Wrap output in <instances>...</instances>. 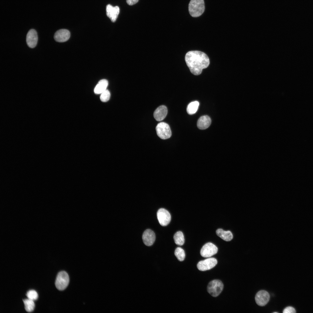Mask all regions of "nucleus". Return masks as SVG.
I'll list each match as a JSON object with an SVG mask.
<instances>
[{"label": "nucleus", "mask_w": 313, "mask_h": 313, "mask_svg": "<svg viewBox=\"0 0 313 313\" xmlns=\"http://www.w3.org/2000/svg\"><path fill=\"white\" fill-rule=\"evenodd\" d=\"M185 60L191 72L196 75L201 74L202 70L207 68L210 64L208 56L199 51H191L187 52Z\"/></svg>", "instance_id": "1"}, {"label": "nucleus", "mask_w": 313, "mask_h": 313, "mask_svg": "<svg viewBox=\"0 0 313 313\" xmlns=\"http://www.w3.org/2000/svg\"><path fill=\"white\" fill-rule=\"evenodd\" d=\"M205 9L204 0H190L188 5V11L192 17L200 16L204 12Z\"/></svg>", "instance_id": "2"}, {"label": "nucleus", "mask_w": 313, "mask_h": 313, "mask_svg": "<svg viewBox=\"0 0 313 313\" xmlns=\"http://www.w3.org/2000/svg\"><path fill=\"white\" fill-rule=\"evenodd\" d=\"M69 282V278L68 273L65 271H61L58 274L55 282L56 288L59 290H65Z\"/></svg>", "instance_id": "3"}, {"label": "nucleus", "mask_w": 313, "mask_h": 313, "mask_svg": "<svg viewBox=\"0 0 313 313\" xmlns=\"http://www.w3.org/2000/svg\"><path fill=\"white\" fill-rule=\"evenodd\" d=\"M223 288V284L221 281L214 280L209 283L207 287V291L212 296L216 297L221 293Z\"/></svg>", "instance_id": "4"}, {"label": "nucleus", "mask_w": 313, "mask_h": 313, "mask_svg": "<svg viewBox=\"0 0 313 313\" xmlns=\"http://www.w3.org/2000/svg\"><path fill=\"white\" fill-rule=\"evenodd\" d=\"M157 135L160 138L166 139L171 136V131L169 125L167 123L162 122L158 124L156 128Z\"/></svg>", "instance_id": "5"}, {"label": "nucleus", "mask_w": 313, "mask_h": 313, "mask_svg": "<svg viewBox=\"0 0 313 313\" xmlns=\"http://www.w3.org/2000/svg\"><path fill=\"white\" fill-rule=\"evenodd\" d=\"M218 248L214 244L209 242L205 244L202 248L200 254L203 257H210L216 254L218 252Z\"/></svg>", "instance_id": "6"}, {"label": "nucleus", "mask_w": 313, "mask_h": 313, "mask_svg": "<svg viewBox=\"0 0 313 313\" xmlns=\"http://www.w3.org/2000/svg\"><path fill=\"white\" fill-rule=\"evenodd\" d=\"M217 261L214 258H210L199 261L197 266L200 271H205L211 269L217 264Z\"/></svg>", "instance_id": "7"}, {"label": "nucleus", "mask_w": 313, "mask_h": 313, "mask_svg": "<svg viewBox=\"0 0 313 313\" xmlns=\"http://www.w3.org/2000/svg\"><path fill=\"white\" fill-rule=\"evenodd\" d=\"M157 216L159 223L162 226L167 225L171 221V215L169 212L165 209H159L157 212Z\"/></svg>", "instance_id": "8"}, {"label": "nucleus", "mask_w": 313, "mask_h": 313, "mask_svg": "<svg viewBox=\"0 0 313 313\" xmlns=\"http://www.w3.org/2000/svg\"><path fill=\"white\" fill-rule=\"evenodd\" d=\"M270 296L269 293L264 290H261L256 294L255 300L257 304L260 306H264L268 302Z\"/></svg>", "instance_id": "9"}, {"label": "nucleus", "mask_w": 313, "mask_h": 313, "mask_svg": "<svg viewBox=\"0 0 313 313\" xmlns=\"http://www.w3.org/2000/svg\"><path fill=\"white\" fill-rule=\"evenodd\" d=\"M38 41L37 31L34 29L30 30L28 32L26 37L27 44L29 47L34 48L36 46Z\"/></svg>", "instance_id": "10"}, {"label": "nucleus", "mask_w": 313, "mask_h": 313, "mask_svg": "<svg viewBox=\"0 0 313 313\" xmlns=\"http://www.w3.org/2000/svg\"><path fill=\"white\" fill-rule=\"evenodd\" d=\"M70 32L65 29H61L57 31L55 33L54 38L59 42H63L68 40L70 37Z\"/></svg>", "instance_id": "11"}, {"label": "nucleus", "mask_w": 313, "mask_h": 313, "mask_svg": "<svg viewBox=\"0 0 313 313\" xmlns=\"http://www.w3.org/2000/svg\"><path fill=\"white\" fill-rule=\"evenodd\" d=\"M155 235L154 232L150 229L146 230L142 235V239L144 244L148 246L152 245L155 239Z\"/></svg>", "instance_id": "12"}, {"label": "nucleus", "mask_w": 313, "mask_h": 313, "mask_svg": "<svg viewBox=\"0 0 313 313\" xmlns=\"http://www.w3.org/2000/svg\"><path fill=\"white\" fill-rule=\"evenodd\" d=\"M119 8L118 6H113L110 4H108L106 6V15L112 22H114L116 21L119 13Z\"/></svg>", "instance_id": "13"}, {"label": "nucleus", "mask_w": 313, "mask_h": 313, "mask_svg": "<svg viewBox=\"0 0 313 313\" xmlns=\"http://www.w3.org/2000/svg\"><path fill=\"white\" fill-rule=\"evenodd\" d=\"M168 113V110L166 107L161 105L158 107L154 113V117L157 121L163 120L166 117Z\"/></svg>", "instance_id": "14"}, {"label": "nucleus", "mask_w": 313, "mask_h": 313, "mask_svg": "<svg viewBox=\"0 0 313 313\" xmlns=\"http://www.w3.org/2000/svg\"><path fill=\"white\" fill-rule=\"evenodd\" d=\"M211 122L210 117L207 115L200 117L198 119L197 123L198 128L201 130H204L209 127Z\"/></svg>", "instance_id": "15"}, {"label": "nucleus", "mask_w": 313, "mask_h": 313, "mask_svg": "<svg viewBox=\"0 0 313 313\" xmlns=\"http://www.w3.org/2000/svg\"><path fill=\"white\" fill-rule=\"evenodd\" d=\"M216 233L219 237L226 241H231L233 237L232 233L230 231H225L220 228L216 230Z\"/></svg>", "instance_id": "16"}, {"label": "nucleus", "mask_w": 313, "mask_h": 313, "mask_svg": "<svg viewBox=\"0 0 313 313\" xmlns=\"http://www.w3.org/2000/svg\"><path fill=\"white\" fill-rule=\"evenodd\" d=\"M108 85V81L105 79L100 80L95 87L94 92L96 94H101L106 90Z\"/></svg>", "instance_id": "17"}, {"label": "nucleus", "mask_w": 313, "mask_h": 313, "mask_svg": "<svg viewBox=\"0 0 313 313\" xmlns=\"http://www.w3.org/2000/svg\"><path fill=\"white\" fill-rule=\"evenodd\" d=\"M199 103L197 101H192L188 105L187 108L188 113L190 115L195 114L197 111L199 105Z\"/></svg>", "instance_id": "18"}, {"label": "nucleus", "mask_w": 313, "mask_h": 313, "mask_svg": "<svg viewBox=\"0 0 313 313\" xmlns=\"http://www.w3.org/2000/svg\"><path fill=\"white\" fill-rule=\"evenodd\" d=\"M174 239L175 243L179 245H183L184 243V235L182 232L178 231L174 236Z\"/></svg>", "instance_id": "19"}, {"label": "nucleus", "mask_w": 313, "mask_h": 313, "mask_svg": "<svg viewBox=\"0 0 313 313\" xmlns=\"http://www.w3.org/2000/svg\"><path fill=\"white\" fill-rule=\"evenodd\" d=\"M25 308L28 312H31L33 311L35 307V304L33 300L28 299L23 300Z\"/></svg>", "instance_id": "20"}, {"label": "nucleus", "mask_w": 313, "mask_h": 313, "mask_svg": "<svg viewBox=\"0 0 313 313\" xmlns=\"http://www.w3.org/2000/svg\"><path fill=\"white\" fill-rule=\"evenodd\" d=\"M174 254L180 261H183L185 257V254L184 250L181 248H177L174 251Z\"/></svg>", "instance_id": "21"}, {"label": "nucleus", "mask_w": 313, "mask_h": 313, "mask_svg": "<svg viewBox=\"0 0 313 313\" xmlns=\"http://www.w3.org/2000/svg\"><path fill=\"white\" fill-rule=\"evenodd\" d=\"M100 97L101 100L103 102L108 101L110 99V94L109 91L106 89L101 94Z\"/></svg>", "instance_id": "22"}, {"label": "nucleus", "mask_w": 313, "mask_h": 313, "mask_svg": "<svg viewBox=\"0 0 313 313\" xmlns=\"http://www.w3.org/2000/svg\"><path fill=\"white\" fill-rule=\"evenodd\" d=\"M26 295L28 299L33 301L37 300L38 297L37 293L34 290H31L28 291Z\"/></svg>", "instance_id": "23"}, {"label": "nucleus", "mask_w": 313, "mask_h": 313, "mask_svg": "<svg viewBox=\"0 0 313 313\" xmlns=\"http://www.w3.org/2000/svg\"><path fill=\"white\" fill-rule=\"evenodd\" d=\"M283 312V313H294L296 312V310L293 307L288 306L284 309Z\"/></svg>", "instance_id": "24"}, {"label": "nucleus", "mask_w": 313, "mask_h": 313, "mask_svg": "<svg viewBox=\"0 0 313 313\" xmlns=\"http://www.w3.org/2000/svg\"><path fill=\"white\" fill-rule=\"evenodd\" d=\"M126 1L128 5L132 6L137 3L139 0H126Z\"/></svg>", "instance_id": "25"}]
</instances>
